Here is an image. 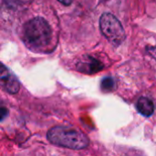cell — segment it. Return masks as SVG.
Listing matches in <instances>:
<instances>
[{
	"mask_svg": "<svg viewBox=\"0 0 156 156\" xmlns=\"http://www.w3.org/2000/svg\"><path fill=\"white\" fill-rule=\"evenodd\" d=\"M51 35L48 23L40 16L30 19L23 26V40L33 50H41L48 46Z\"/></svg>",
	"mask_w": 156,
	"mask_h": 156,
	"instance_id": "6da1fadb",
	"label": "cell"
},
{
	"mask_svg": "<svg viewBox=\"0 0 156 156\" xmlns=\"http://www.w3.org/2000/svg\"><path fill=\"white\" fill-rule=\"evenodd\" d=\"M47 138L52 144L72 150H81L89 145V139L83 133L69 127H53L48 132Z\"/></svg>",
	"mask_w": 156,
	"mask_h": 156,
	"instance_id": "7a4b0ae2",
	"label": "cell"
},
{
	"mask_svg": "<svg viewBox=\"0 0 156 156\" xmlns=\"http://www.w3.org/2000/svg\"><path fill=\"white\" fill-rule=\"evenodd\" d=\"M100 27L104 37L112 44L120 45L125 39V31L120 21L111 13H104L100 18Z\"/></svg>",
	"mask_w": 156,
	"mask_h": 156,
	"instance_id": "3957f363",
	"label": "cell"
},
{
	"mask_svg": "<svg viewBox=\"0 0 156 156\" xmlns=\"http://www.w3.org/2000/svg\"><path fill=\"white\" fill-rule=\"evenodd\" d=\"M0 89L9 94H16L20 89V83L16 75L0 62Z\"/></svg>",
	"mask_w": 156,
	"mask_h": 156,
	"instance_id": "277c9868",
	"label": "cell"
},
{
	"mask_svg": "<svg viewBox=\"0 0 156 156\" xmlns=\"http://www.w3.org/2000/svg\"><path fill=\"white\" fill-rule=\"evenodd\" d=\"M136 110L144 117H151L155 112V104L149 96H142L136 101Z\"/></svg>",
	"mask_w": 156,
	"mask_h": 156,
	"instance_id": "5b68a950",
	"label": "cell"
},
{
	"mask_svg": "<svg viewBox=\"0 0 156 156\" xmlns=\"http://www.w3.org/2000/svg\"><path fill=\"white\" fill-rule=\"evenodd\" d=\"M103 69V64L91 57H89L86 60H83L79 63L78 65V69L83 73H88V74H93L96 73Z\"/></svg>",
	"mask_w": 156,
	"mask_h": 156,
	"instance_id": "8992f818",
	"label": "cell"
},
{
	"mask_svg": "<svg viewBox=\"0 0 156 156\" xmlns=\"http://www.w3.org/2000/svg\"><path fill=\"white\" fill-rule=\"evenodd\" d=\"M113 88V80L112 78H105L101 81V89L104 90H109Z\"/></svg>",
	"mask_w": 156,
	"mask_h": 156,
	"instance_id": "52a82bcc",
	"label": "cell"
},
{
	"mask_svg": "<svg viewBox=\"0 0 156 156\" xmlns=\"http://www.w3.org/2000/svg\"><path fill=\"white\" fill-rule=\"evenodd\" d=\"M8 115V110L6 108L1 107L0 108V122H2L3 120H5Z\"/></svg>",
	"mask_w": 156,
	"mask_h": 156,
	"instance_id": "ba28073f",
	"label": "cell"
},
{
	"mask_svg": "<svg viewBox=\"0 0 156 156\" xmlns=\"http://www.w3.org/2000/svg\"><path fill=\"white\" fill-rule=\"evenodd\" d=\"M59 3H61V4H63V5H69L71 3H72V1L73 0H58Z\"/></svg>",
	"mask_w": 156,
	"mask_h": 156,
	"instance_id": "9c48e42d",
	"label": "cell"
}]
</instances>
